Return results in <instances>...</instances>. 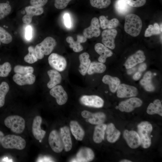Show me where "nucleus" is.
<instances>
[{
  "instance_id": "nucleus-1",
  "label": "nucleus",
  "mask_w": 162,
  "mask_h": 162,
  "mask_svg": "<svg viewBox=\"0 0 162 162\" xmlns=\"http://www.w3.org/2000/svg\"><path fill=\"white\" fill-rule=\"evenodd\" d=\"M124 29L125 32L133 37H136L140 34L142 27V21L137 15L128 14L125 17Z\"/></svg>"
},
{
  "instance_id": "nucleus-2",
  "label": "nucleus",
  "mask_w": 162,
  "mask_h": 162,
  "mask_svg": "<svg viewBox=\"0 0 162 162\" xmlns=\"http://www.w3.org/2000/svg\"><path fill=\"white\" fill-rule=\"evenodd\" d=\"M137 128L140 145L143 148H148L151 144L150 134L152 130V125L148 122L143 121L138 125Z\"/></svg>"
},
{
  "instance_id": "nucleus-3",
  "label": "nucleus",
  "mask_w": 162,
  "mask_h": 162,
  "mask_svg": "<svg viewBox=\"0 0 162 162\" xmlns=\"http://www.w3.org/2000/svg\"><path fill=\"white\" fill-rule=\"evenodd\" d=\"M56 44L55 40L51 37L45 38L40 43L37 45L34 50L38 59H42L44 55L50 54Z\"/></svg>"
},
{
  "instance_id": "nucleus-4",
  "label": "nucleus",
  "mask_w": 162,
  "mask_h": 162,
  "mask_svg": "<svg viewBox=\"0 0 162 162\" xmlns=\"http://www.w3.org/2000/svg\"><path fill=\"white\" fill-rule=\"evenodd\" d=\"M1 143L2 147L6 149H23L25 147L26 142L21 137L12 134H8L4 136Z\"/></svg>"
},
{
  "instance_id": "nucleus-5",
  "label": "nucleus",
  "mask_w": 162,
  "mask_h": 162,
  "mask_svg": "<svg viewBox=\"0 0 162 162\" xmlns=\"http://www.w3.org/2000/svg\"><path fill=\"white\" fill-rule=\"evenodd\" d=\"M5 125L10 129L13 132L20 134L24 131L25 126V122L22 117L17 115L9 116L4 120Z\"/></svg>"
},
{
  "instance_id": "nucleus-6",
  "label": "nucleus",
  "mask_w": 162,
  "mask_h": 162,
  "mask_svg": "<svg viewBox=\"0 0 162 162\" xmlns=\"http://www.w3.org/2000/svg\"><path fill=\"white\" fill-rule=\"evenodd\" d=\"M50 66L55 70L62 72L65 70L67 66L66 59L63 56L56 53H52L48 58Z\"/></svg>"
},
{
  "instance_id": "nucleus-7",
  "label": "nucleus",
  "mask_w": 162,
  "mask_h": 162,
  "mask_svg": "<svg viewBox=\"0 0 162 162\" xmlns=\"http://www.w3.org/2000/svg\"><path fill=\"white\" fill-rule=\"evenodd\" d=\"M48 142L52 150L56 153L61 152L64 148L60 134L56 130H53L50 133Z\"/></svg>"
},
{
  "instance_id": "nucleus-8",
  "label": "nucleus",
  "mask_w": 162,
  "mask_h": 162,
  "mask_svg": "<svg viewBox=\"0 0 162 162\" xmlns=\"http://www.w3.org/2000/svg\"><path fill=\"white\" fill-rule=\"evenodd\" d=\"M142 103L140 98L133 97L120 102L118 106V109L121 112H130L135 108L140 107Z\"/></svg>"
},
{
  "instance_id": "nucleus-9",
  "label": "nucleus",
  "mask_w": 162,
  "mask_h": 162,
  "mask_svg": "<svg viewBox=\"0 0 162 162\" xmlns=\"http://www.w3.org/2000/svg\"><path fill=\"white\" fill-rule=\"evenodd\" d=\"M82 116L86 118V120L92 124L98 125L103 123L106 116L103 112H99L92 113L87 110H84L81 113Z\"/></svg>"
},
{
  "instance_id": "nucleus-10",
  "label": "nucleus",
  "mask_w": 162,
  "mask_h": 162,
  "mask_svg": "<svg viewBox=\"0 0 162 162\" xmlns=\"http://www.w3.org/2000/svg\"><path fill=\"white\" fill-rule=\"evenodd\" d=\"M100 25L98 18H93L90 26L83 30V36L87 38H91L93 37H97L100 36L101 31Z\"/></svg>"
},
{
  "instance_id": "nucleus-11",
  "label": "nucleus",
  "mask_w": 162,
  "mask_h": 162,
  "mask_svg": "<svg viewBox=\"0 0 162 162\" xmlns=\"http://www.w3.org/2000/svg\"><path fill=\"white\" fill-rule=\"evenodd\" d=\"M117 34V31L114 28L104 30L101 34L102 42L106 47L114 49L115 47V39Z\"/></svg>"
},
{
  "instance_id": "nucleus-12",
  "label": "nucleus",
  "mask_w": 162,
  "mask_h": 162,
  "mask_svg": "<svg viewBox=\"0 0 162 162\" xmlns=\"http://www.w3.org/2000/svg\"><path fill=\"white\" fill-rule=\"evenodd\" d=\"M116 92L117 96L121 98L134 97L138 94L136 88L125 84H120Z\"/></svg>"
},
{
  "instance_id": "nucleus-13",
  "label": "nucleus",
  "mask_w": 162,
  "mask_h": 162,
  "mask_svg": "<svg viewBox=\"0 0 162 162\" xmlns=\"http://www.w3.org/2000/svg\"><path fill=\"white\" fill-rule=\"evenodd\" d=\"M50 94L56 99L58 104L62 105L65 104L68 99V95L63 87L61 85L55 86L50 91Z\"/></svg>"
},
{
  "instance_id": "nucleus-14",
  "label": "nucleus",
  "mask_w": 162,
  "mask_h": 162,
  "mask_svg": "<svg viewBox=\"0 0 162 162\" xmlns=\"http://www.w3.org/2000/svg\"><path fill=\"white\" fill-rule=\"evenodd\" d=\"M80 101L84 105L96 108L102 107L104 105L103 100L96 95H84L80 98Z\"/></svg>"
},
{
  "instance_id": "nucleus-15",
  "label": "nucleus",
  "mask_w": 162,
  "mask_h": 162,
  "mask_svg": "<svg viewBox=\"0 0 162 162\" xmlns=\"http://www.w3.org/2000/svg\"><path fill=\"white\" fill-rule=\"evenodd\" d=\"M123 135L127 144L130 148L135 149L140 145V137L136 131L126 130L123 132Z\"/></svg>"
},
{
  "instance_id": "nucleus-16",
  "label": "nucleus",
  "mask_w": 162,
  "mask_h": 162,
  "mask_svg": "<svg viewBox=\"0 0 162 162\" xmlns=\"http://www.w3.org/2000/svg\"><path fill=\"white\" fill-rule=\"evenodd\" d=\"M146 58L144 52L141 50H138L128 58L124 64L125 67L127 69H130L138 64L142 63Z\"/></svg>"
},
{
  "instance_id": "nucleus-17",
  "label": "nucleus",
  "mask_w": 162,
  "mask_h": 162,
  "mask_svg": "<svg viewBox=\"0 0 162 162\" xmlns=\"http://www.w3.org/2000/svg\"><path fill=\"white\" fill-rule=\"evenodd\" d=\"M94 157L92 150L88 147L81 148L76 154V158L72 160V162H88L92 161Z\"/></svg>"
},
{
  "instance_id": "nucleus-18",
  "label": "nucleus",
  "mask_w": 162,
  "mask_h": 162,
  "mask_svg": "<svg viewBox=\"0 0 162 162\" xmlns=\"http://www.w3.org/2000/svg\"><path fill=\"white\" fill-rule=\"evenodd\" d=\"M25 10L26 14L23 17L22 20L23 23L27 24H30L32 22L33 16L40 15L44 11L42 7L33 6L26 7Z\"/></svg>"
},
{
  "instance_id": "nucleus-19",
  "label": "nucleus",
  "mask_w": 162,
  "mask_h": 162,
  "mask_svg": "<svg viewBox=\"0 0 162 162\" xmlns=\"http://www.w3.org/2000/svg\"><path fill=\"white\" fill-rule=\"evenodd\" d=\"M42 122L41 117L40 116H37L34 118L32 125V133L34 138L41 142L44 138L46 131L40 128Z\"/></svg>"
},
{
  "instance_id": "nucleus-20",
  "label": "nucleus",
  "mask_w": 162,
  "mask_h": 162,
  "mask_svg": "<svg viewBox=\"0 0 162 162\" xmlns=\"http://www.w3.org/2000/svg\"><path fill=\"white\" fill-rule=\"evenodd\" d=\"M14 81L20 86L32 85L35 80V76L32 74L22 75L18 74H14L13 77Z\"/></svg>"
},
{
  "instance_id": "nucleus-21",
  "label": "nucleus",
  "mask_w": 162,
  "mask_h": 162,
  "mask_svg": "<svg viewBox=\"0 0 162 162\" xmlns=\"http://www.w3.org/2000/svg\"><path fill=\"white\" fill-rule=\"evenodd\" d=\"M60 134L64 150L66 152L70 151L72 148V143L68 127L65 126L61 128L60 129Z\"/></svg>"
},
{
  "instance_id": "nucleus-22",
  "label": "nucleus",
  "mask_w": 162,
  "mask_h": 162,
  "mask_svg": "<svg viewBox=\"0 0 162 162\" xmlns=\"http://www.w3.org/2000/svg\"><path fill=\"white\" fill-rule=\"evenodd\" d=\"M95 51L100 55L98 60L99 62H105L107 58L112 56V52L104 45L100 43H97L94 46Z\"/></svg>"
},
{
  "instance_id": "nucleus-23",
  "label": "nucleus",
  "mask_w": 162,
  "mask_h": 162,
  "mask_svg": "<svg viewBox=\"0 0 162 162\" xmlns=\"http://www.w3.org/2000/svg\"><path fill=\"white\" fill-rule=\"evenodd\" d=\"M77 40L75 41L72 37L68 36L67 37L66 40L70 44V47L72 48L74 52H78L83 50V47L81 44L86 42L87 38L84 36L80 35H77Z\"/></svg>"
},
{
  "instance_id": "nucleus-24",
  "label": "nucleus",
  "mask_w": 162,
  "mask_h": 162,
  "mask_svg": "<svg viewBox=\"0 0 162 162\" xmlns=\"http://www.w3.org/2000/svg\"><path fill=\"white\" fill-rule=\"evenodd\" d=\"M89 54L87 52H84L80 54L79 58L80 62L79 70L82 76L85 75L87 73L89 67L91 63Z\"/></svg>"
},
{
  "instance_id": "nucleus-25",
  "label": "nucleus",
  "mask_w": 162,
  "mask_h": 162,
  "mask_svg": "<svg viewBox=\"0 0 162 162\" xmlns=\"http://www.w3.org/2000/svg\"><path fill=\"white\" fill-rule=\"evenodd\" d=\"M106 132L107 140L110 142H115L119 138L120 135V131L115 127L112 123L106 125Z\"/></svg>"
},
{
  "instance_id": "nucleus-26",
  "label": "nucleus",
  "mask_w": 162,
  "mask_h": 162,
  "mask_svg": "<svg viewBox=\"0 0 162 162\" xmlns=\"http://www.w3.org/2000/svg\"><path fill=\"white\" fill-rule=\"evenodd\" d=\"M70 131L75 139L78 141L83 140L85 132L78 123L75 121H71L70 123Z\"/></svg>"
},
{
  "instance_id": "nucleus-27",
  "label": "nucleus",
  "mask_w": 162,
  "mask_h": 162,
  "mask_svg": "<svg viewBox=\"0 0 162 162\" xmlns=\"http://www.w3.org/2000/svg\"><path fill=\"white\" fill-rule=\"evenodd\" d=\"M102 81L104 84L108 85L110 90L112 93L116 91L120 83V81L118 78L108 75L104 76Z\"/></svg>"
},
{
  "instance_id": "nucleus-28",
  "label": "nucleus",
  "mask_w": 162,
  "mask_h": 162,
  "mask_svg": "<svg viewBox=\"0 0 162 162\" xmlns=\"http://www.w3.org/2000/svg\"><path fill=\"white\" fill-rule=\"evenodd\" d=\"M47 74L50 79L47 84L49 88L51 89L61 82L62 76L58 71L55 70H50L48 71Z\"/></svg>"
},
{
  "instance_id": "nucleus-29",
  "label": "nucleus",
  "mask_w": 162,
  "mask_h": 162,
  "mask_svg": "<svg viewBox=\"0 0 162 162\" xmlns=\"http://www.w3.org/2000/svg\"><path fill=\"white\" fill-rule=\"evenodd\" d=\"M106 127V125L103 123L97 125L95 127L93 137L95 142L100 143L104 140Z\"/></svg>"
},
{
  "instance_id": "nucleus-30",
  "label": "nucleus",
  "mask_w": 162,
  "mask_h": 162,
  "mask_svg": "<svg viewBox=\"0 0 162 162\" xmlns=\"http://www.w3.org/2000/svg\"><path fill=\"white\" fill-rule=\"evenodd\" d=\"M100 26L103 29L106 28L112 29L117 27L119 24L118 20L116 18H114L109 20L104 16H101L99 17Z\"/></svg>"
},
{
  "instance_id": "nucleus-31",
  "label": "nucleus",
  "mask_w": 162,
  "mask_h": 162,
  "mask_svg": "<svg viewBox=\"0 0 162 162\" xmlns=\"http://www.w3.org/2000/svg\"><path fill=\"white\" fill-rule=\"evenodd\" d=\"M146 112L149 115L157 114L162 116V105L160 100L156 99L153 103H150L147 108Z\"/></svg>"
},
{
  "instance_id": "nucleus-32",
  "label": "nucleus",
  "mask_w": 162,
  "mask_h": 162,
  "mask_svg": "<svg viewBox=\"0 0 162 162\" xmlns=\"http://www.w3.org/2000/svg\"><path fill=\"white\" fill-rule=\"evenodd\" d=\"M106 66L104 64L100 62H91L87 72L89 75L95 73H102L106 69Z\"/></svg>"
},
{
  "instance_id": "nucleus-33",
  "label": "nucleus",
  "mask_w": 162,
  "mask_h": 162,
  "mask_svg": "<svg viewBox=\"0 0 162 162\" xmlns=\"http://www.w3.org/2000/svg\"><path fill=\"white\" fill-rule=\"evenodd\" d=\"M115 9L121 14H124L130 10V6L125 0H117L115 4Z\"/></svg>"
},
{
  "instance_id": "nucleus-34",
  "label": "nucleus",
  "mask_w": 162,
  "mask_h": 162,
  "mask_svg": "<svg viewBox=\"0 0 162 162\" xmlns=\"http://www.w3.org/2000/svg\"><path fill=\"white\" fill-rule=\"evenodd\" d=\"M9 89V86L6 82H3L1 83L0 85V107L4 105L5 97Z\"/></svg>"
},
{
  "instance_id": "nucleus-35",
  "label": "nucleus",
  "mask_w": 162,
  "mask_h": 162,
  "mask_svg": "<svg viewBox=\"0 0 162 162\" xmlns=\"http://www.w3.org/2000/svg\"><path fill=\"white\" fill-rule=\"evenodd\" d=\"M161 32L160 27L157 23H154V26L150 25L146 30L144 36L145 37L151 36L154 35L158 34Z\"/></svg>"
},
{
  "instance_id": "nucleus-36",
  "label": "nucleus",
  "mask_w": 162,
  "mask_h": 162,
  "mask_svg": "<svg viewBox=\"0 0 162 162\" xmlns=\"http://www.w3.org/2000/svg\"><path fill=\"white\" fill-rule=\"evenodd\" d=\"M28 53L24 58V61L29 64H32L37 62L38 58L36 56L34 48L32 46H29L28 48Z\"/></svg>"
},
{
  "instance_id": "nucleus-37",
  "label": "nucleus",
  "mask_w": 162,
  "mask_h": 162,
  "mask_svg": "<svg viewBox=\"0 0 162 162\" xmlns=\"http://www.w3.org/2000/svg\"><path fill=\"white\" fill-rule=\"evenodd\" d=\"M14 71L16 74L25 75L32 74L34 71V69L31 66L17 65L14 67Z\"/></svg>"
},
{
  "instance_id": "nucleus-38",
  "label": "nucleus",
  "mask_w": 162,
  "mask_h": 162,
  "mask_svg": "<svg viewBox=\"0 0 162 162\" xmlns=\"http://www.w3.org/2000/svg\"><path fill=\"white\" fill-rule=\"evenodd\" d=\"M91 5L93 7L99 9L108 7L111 3L110 0H90Z\"/></svg>"
},
{
  "instance_id": "nucleus-39",
  "label": "nucleus",
  "mask_w": 162,
  "mask_h": 162,
  "mask_svg": "<svg viewBox=\"0 0 162 162\" xmlns=\"http://www.w3.org/2000/svg\"><path fill=\"white\" fill-rule=\"evenodd\" d=\"M12 40L11 35L6 30L0 26V41L4 44H8Z\"/></svg>"
},
{
  "instance_id": "nucleus-40",
  "label": "nucleus",
  "mask_w": 162,
  "mask_h": 162,
  "mask_svg": "<svg viewBox=\"0 0 162 162\" xmlns=\"http://www.w3.org/2000/svg\"><path fill=\"white\" fill-rule=\"evenodd\" d=\"M11 6L7 3H0V20L4 18L11 12Z\"/></svg>"
},
{
  "instance_id": "nucleus-41",
  "label": "nucleus",
  "mask_w": 162,
  "mask_h": 162,
  "mask_svg": "<svg viewBox=\"0 0 162 162\" xmlns=\"http://www.w3.org/2000/svg\"><path fill=\"white\" fill-rule=\"evenodd\" d=\"M11 65L8 62H6L2 65H0V76H7L11 71Z\"/></svg>"
},
{
  "instance_id": "nucleus-42",
  "label": "nucleus",
  "mask_w": 162,
  "mask_h": 162,
  "mask_svg": "<svg viewBox=\"0 0 162 162\" xmlns=\"http://www.w3.org/2000/svg\"><path fill=\"white\" fill-rule=\"evenodd\" d=\"M152 75V73L150 71H148L146 72L144 75L142 79L140 80V84L143 86L151 83Z\"/></svg>"
},
{
  "instance_id": "nucleus-43",
  "label": "nucleus",
  "mask_w": 162,
  "mask_h": 162,
  "mask_svg": "<svg viewBox=\"0 0 162 162\" xmlns=\"http://www.w3.org/2000/svg\"><path fill=\"white\" fill-rule=\"evenodd\" d=\"M72 0H55L54 6L57 9H62L65 8Z\"/></svg>"
},
{
  "instance_id": "nucleus-44",
  "label": "nucleus",
  "mask_w": 162,
  "mask_h": 162,
  "mask_svg": "<svg viewBox=\"0 0 162 162\" xmlns=\"http://www.w3.org/2000/svg\"><path fill=\"white\" fill-rule=\"evenodd\" d=\"M129 6L133 7H139L144 5L146 0H125Z\"/></svg>"
},
{
  "instance_id": "nucleus-45",
  "label": "nucleus",
  "mask_w": 162,
  "mask_h": 162,
  "mask_svg": "<svg viewBox=\"0 0 162 162\" xmlns=\"http://www.w3.org/2000/svg\"><path fill=\"white\" fill-rule=\"evenodd\" d=\"M48 0H30V3L33 6L42 7L47 3Z\"/></svg>"
},
{
  "instance_id": "nucleus-46",
  "label": "nucleus",
  "mask_w": 162,
  "mask_h": 162,
  "mask_svg": "<svg viewBox=\"0 0 162 162\" xmlns=\"http://www.w3.org/2000/svg\"><path fill=\"white\" fill-rule=\"evenodd\" d=\"M65 26L68 28H70L71 26V22L69 14L68 13L65 14L63 16Z\"/></svg>"
},
{
  "instance_id": "nucleus-47",
  "label": "nucleus",
  "mask_w": 162,
  "mask_h": 162,
  "mask_svg": "<svg viewBox=\"0 0 162 162\" xmlns=\"http://www.w3.org/2000/svg\"><path fill=\"white\" fill-rule=\"evenodd\" d=\"M25 37L27 40H30L32 38V28L30 26H27L26 28Z\"/></svg>"
},
{
  "instance_id": "nucleus-48",
  "label": "nucleus",
  "mask_w": 162,
  "mask_h": 162,
  "mask_svg": "<svg viewBox=\"0 0 162 162\" xmlns=\"http://www.w3.org/2000/svg\"><path fill=\"white\" fill-rule=\"evenodd\" d=\"M143 86L144 89L148 92L153 91L155 89V87L152 82L146 85Z\"/></svg>"
},
{
  "instance_id": "nucleus-49",
  "label": "nucleus",
  "mask_w": 162,
  "mask_h": 162,
  "mask_svg": "<svg viewBox=\"0 0 162 162\" xmlns=\"http://www.w3.org/2000/svg\"><path fill=\"white\" fill-rule=\"evenodd\" d=\"M147 65L146 63H141L138 68L139 71L141 72L144 71L146 69Z\"/></svg>"
},
{
  "instance_id": "nucleus-50",
  "label": "nucleus",
  "mask_w": 162,
  "mask_h": 162,
  "mask_svg": "<svg viewBox=\"0 0 162 162\" xmlns=\"http://www.w3.org/2000/svg\"><path fill=\"white\" fill-rule=\"evenodd\" d=\"M142 75L141 72L138 71L136 72L133 76V78L135 80H138L141 78Z\"/></svg>"
},
{
  "instance_id": "nucleus-51",
  "label": "nucleus",
  "mask_w": 162,
  "mask_h": 162,
  "mask_svg": "<svg viewBox=\"0 0 162 162\" xmlns=\"http://www.w3.org/2000/svg\"><path fill=\"white\" fill-rule=\"evenodd\" d=\"M136 69L134 67L128 69L127 71L128 74L130 75L134 73L136 70Z\"/></svg>"
},
{
  "instance_id": "nucleus-52",
  "label": "nucleus",
  "mask_w": 162,
  "mask_h": 162,
  "mask_svg": "<svg viewBox=\"0 0 162 162\" xmlns=\"http://www.w3.org/2000/svg\"><path fill=\"white\" fill-rule=\"evenodd\" d=\"M4 133L1 131H0V143H1V141L4 136Z\"/></svg>"
},
{
  "instance_id": "nucleus-53",
  "label": "nucleus",
  "mask_w": 162,
  "mask_h": 162,
  "mask_svg": "<svg viewBox=\"0 0 162 162\" xmlns=\"http://www.w3.org/2000/svg\"><path fill=\"white\" fill-rule=\"evenodd\" d=\"M120 162H131L132 161L127 159H124L120 161Z\"/></svg>"
},
{
  "instance_id": "nucleus-54",
  "label": "nucleus",
  "mask_w": 162,
  "mask_h": 162,
  "mask_svg": "<svg viewBox=\"0 0 162 162\" xmlns=\"http://www.w3.org/2000/svg\"><path fill=\"white\" fill-rule=\"evenodd\" d=\"M162 23H161V24H160V31L161 32H162Z\"/></svg>"
},
{
  "instance_id": "nucleus-55",
  "label": "nucleus",
  "mask_w": 162,
  "mask_h": 162,
  "mask_svg": "<svg viewBox=\"0 0 162 162\" xmlns=\"http://www.w3.org/2000/svg\"><path fill=\"white\" fill-rule=\"evenodd\" d=\"M116 109H118V106H116Z\"/></svg>"
},
{
  "instance_id": "nucleus-56",
  "label": "nucleus",
  "mask_w": 162,
  "mask_h": 162,
  "mask_svg": "<svg viewBox=\"0 0 162 162\" xmlns=\"http://www.w3.org/2000/svg\"><path fill=\"white\" fill-rule=\"evenodd\" d=\"M1 45V42H0V45Z\"/></svg>"
}]
</instances>
